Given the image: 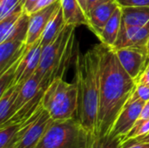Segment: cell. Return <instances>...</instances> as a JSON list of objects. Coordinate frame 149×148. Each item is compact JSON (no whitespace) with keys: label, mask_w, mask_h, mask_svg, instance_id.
Instances as JSON below:
<instances>
[{"label":"cell","mask_w":149,"mask_h":148,"mask_svg":"<svg viewBox=\"0 0 149 148\" xmlns=\"http://www.w3.org/2000/svg\"><path fill=\"white\" fill-rule=\"evenodd\" d=\"M23 6L24 4L19 0H0V20Z\"/></svg>","instance_id":"23"},{"label":"cell","mask_w":149,"mask_h":148,"mask_svg":"<svg viewBox=\"0 0 149 148\" xmlns=\"http://www.w3.org/2000/svg\"><path fill=\"white\" fill-rule=\"evenodd\" d=\"M52 121L53 120L47 111L43 109L39 116L27 129L14 148H37Z\"/></svg>","instance_id":"10"},{"label":"cell","mask_w":149,"mask_h":148,"mask_svg":"<svg viewBox=\"0 0 149 148\" xmlns=\"http://www.w3.org/2000/svg\"><path fill=\"white\" fill-rule=\"evenodd\" d=\"M100 56V106L96 136L110 133L119 114L131 99L136 80L122 67L114 50L102 43L99 44Z\"/></svg>","instance_id":"1"},{"label":"cell","mask_w":149,"mask_h":148,"mask_svg":"<svg viewBox=\"0 0 149 148\" xmlns=\"http://www.w3.org/2000/svg\"><path fill=\"white\" fill-rule=\"evenodd\" d=\"M59 5L60 1H58L52 5L30 14L29 27L25 40V44L27 47H31L41 38L48 22Z\"/></svg>","instance_id":"9"},{"label":"cell","mask_w":149,"mask_h":148,"mask_svg":"<svg viewBox=\"0 0 149 148\" xmlns=\"http://www.w3.org/2000/svg\"><path fill=\"white\" fill-rule=\"evenodd\" d=\"M74 79L78 88V107L75 118L92 134L96 136L100 106V56L99 44L84 54L79 44L75 52Z\"/></svg>","instance_id":"2"},{"label":"cell","mask_w":149,"mask_h":148,"mask_svg":"<svg viewBox=\"0 0 149 148\" xmlns=\"http://www.w3.org/2000/svg\"><path fill=\"white\" fill-rule=\"evenodd\" d=\"M137 83L143 84V85H148L149 86V62L148 63L145 70L141 73V75L138 79Z\"/></svg>","instance_id":"29"},{"label":"cell","mask_w":149,"mask_h":148,"mask_svg":"<svg viewBox=\"0 0 149 148\" xmlns=\"http://www.w3.org/2000/svg\"><path fill=\"white\" fill-rule=\"evenodd\" d=\"M120 7H149V0H115Z\"/></svg>","instance_id":"25"},{"label":"cell","mask_w":149,"mask_h":148,"mask_svg":"<svg viewBox=\"0 0 149 148\" xmlns=\"http://www.w3.org/2000/svg\"><path fill=\"white\" fill-rule=\"evenodd\" d=\"M41 91L44 90L40 88V82L38 77L33 74L26 82H24L20 86L17 97L13 104L9 118H10L17 111L26 105L29 101L33 99Z\"/></svg>","instance_id":"15"},{"label":"cell","mask_w":149,"mask_h":148,"mask_svg":"<svg viewBox=\"0 0 149 148\" xmlns=\"http://www.w3.org/2000/svg\"><path fill=\"white\" fill-rule=\"evenodd\" d=\"M39 0H25L23 9H24V12L27 13V14H31L34 6L36 5V3L38 2Z\"/></svg>","instance_id":"30"},{"label":"cell","mask_w":149,"mask_h":148,"mask_svg":"<svg viewBox=\"0 0 149 148\" xmlns=\"http://www.w3.org/2000/svg\"><path fill=\"white\" fill-rule=\"evenodd\" d=\"M24 13V9L20 8L14 11L13 13L10 14L6 17L0 20V43L3 42L6 38L7 35L15 26L16 23Z\"/></svg>","instance_id":"20"},{"label":"cell","mask_w":149,"mask_h":148,"mask_svg":"<svg viewBox=\"0 0 149 148\" xmlns=\"http://www.w3.org/2000/svg\"><path fill=\"white\" fill-rule=\"evenodd\" d=\"M65 24L68 25H88L87 15L78 0H59Z\"/></svg>","instance_id":"14"},{"label":"cell","mask_w":149,"mask_h":148,"mask_svg":"<svg viewBox=\"0 0 149 148\" xmlns=\"http://www.w3.org/2000/svg\"><path fill=\"white\" fill-rule=\"evenodd\" d=\"M19 1H20V2H21V3H22L23 4H24V1H25V0H19Z\"/></svg>","instance_id":"34"},{"label":"cell","mask_w":149,"mask_h":148,"mask_svg":"<svg viewBox=\"0 0 149 148\" xmlns=\"http://www.w3.org/2000/svg\"><path fill=\"white\" fill-rule=\"evenodd\" d=\"M25 41L11 39L0 43V73L19 60L26 51Z\"/></svg>","instance_id":"13"},{"label":"cell","mask_w":149,"mask_h":148,"mask_svg":"<svg viewBox=\"0 0 149 148\" xmlns=\"http://www.w3.org/2000/svg\"><path fill=\"white\" fill-rule=\"evenodd\" d=\"M149 42V22L143 26L129 27L120 31L113 49L123 47H147Z\"/></svg>","instance_id":"11"},{"label":"cell","mask_w":149,"mask_h":148,"mask_svg":"<svg viewBox=\"0 0 149 148\" xmlns=\"http://www.w3.org/2000/svg\"><path fill=\"white\" fill-rule=\"evenodd\" d=\"M121 15L122 9L120 6H119L113 12V16L108 20L107 24L105 25L100 35L98 37V38L100 40L102 44L111 48H113L119 36L121 25Z\"/></svg>","instance_id":"17"},{"label":"cell","mask_w":149,"mask_h":148,"mask_svg":"<svg viewBox=\"0 0 149 148\" xmlns=\"http://www.w3.org/2000/svg\"><path fill=\"white\" fill-rule=\"evenodd\" d=\"M139 120H149V100L145 103V105L142 108V111L141 113Z\"/></svg>","instance_id":"31"},{"label":"cell","mask_w":149,"mask_h":148,"mask_svg":"<svg viewBox=\"0 0 149 148\" xmlns=\"http://www.w3.org/2000/svg\"><path fill=\"white\" fill-rule=\"evenodd\" d=\"M134 140H136L137 141L140 142H146V143H149V133L145 135V136H141V137H138V138H134Z\"/></svg>","instance_id":"32"},{"label":"cell","mask_w":149,"mask_h":148,"mask_svg":"<svg viewBox=\"0 0 149 148\" xmlns=\"http://www.w3.org/2000/svg\"><path fill=\"white\" fill-rule=\"evenodd\" d=\"M120 31L129 27L143 26L149 22V7H121Z\"/></svg>","instance_id":"16"},{"label":"cell","mask_w":149,"mask_h":148,"mask_svg":"<svg viewBox=\"0 0 149 148\" xmlns=\"http://www.w3.org/2000/svg\"><path fill=\"white\" fill-rule=\"evenodd\" d=\"M94 138L75 117L53 120L37 148H91Z\"/></svg>","instance_id":"4"},{"label":"cell","mask_w":149,"mask_h":148,"mask_svg":"<svg viewBox=\"0 0 149 148\" xmlns=\"http://www.w3.org/2000/svg\"><path fill=\"white\" fill-rule=\"evenodd\" d=\"M141 99L144 102H148L149 100V86L137 83L135 90L129 100H137Z\"/></svg>","instance_id":"24"},{"label":"cell","mask_w":149,"mask_h":148,"mask_svg":"<svg viewBox=\"0 0 149 148\" xmlns=\"http://www.w3.org/2000/svg\"><path fill=\"white\" fill-rule=\"evenodd\" d=\"M121 143L120 137H113L111 134L103 137L95 136L91 148H120Z\"/></svg>","instance_id":"21"},{"label":"cell","mask_w":149,"mask_h":148,"mask_svg":"<svg viewBox=\"0 0 149 148\" xmlns=\"http://www.w3.org/2000/svg\"><path fill=\"white\" fill-rule=\"evenodd\" d=\"M78 1L79 2L81 7L83 8V10H85V12H86V15H87V12H86V0H78Z\"/></svg>","instance_id":"33"},{"label":"cell","mask_w":149,"mask_h":148,"mask_svg":"<svg viewBox=\"0 0 149 148\" xmlns=\"http://www.w3.org/2000/svg\"><path fill=\"white\" fill-rule=\"evenodd\" d=\"M19 89V85H12L3 93L0 94V125L3 124L9 119Z\"/></svg>","instance_id":"19"},{"label":"cell","mask_w":149,"mask_h":148,"mask_svg":"<svg viewBox=\"0 0 149 148\" xmlns=\"http://www.w3.org/2000/svg\"><path fill=\"white\" fill-rule=\"evenodd\" d=\"M42 50L43 46L41 44V38L31 47L26 48V51L16 70L12 85L21 86L35 73L40 62Z\"/></svg>","instance_id":"8"},{"label":"cell","mask_w":149,"mask_h":148,"mask_svg":"<svg viewBox=\"0 0 149 148\" xmlns=\"http://www.w3.org/2000/svg\"><path fill=\"white\" fill-rule=\"evenodd\" d=\"M122 67L134 80H138L149 62L147 47H123L113 49Z\"/></svg>","instance_id":"6"},{"label":"cell","mask_w":149,"mask_h":148,"mask_svg":"<svg viewBox=\"0 0 149 148\" xmlns=\"http://www.w3.org/2000/svg\"><path fill=\"white\" fill-rule=\"evenodd\" d=\"M42 106L53 120L74 118L78 107L76 83H68L64 78H56L44 92Z\"/></svg>","instance_id":"5"},{"label":"cell","mask_w":149,"mask_h":148,"mask_svg":"<svg viewBox=\"0 0 149 148\" xmlns=\"http://www.w3.org/2000/svg\"><path fill=\"white\" fill-rule=\"evenodd\" d=\"M149 133V120H138L132 130L128 133V134L124 138L123 140L134 139L141 136H145ZM122 140V141H123Z\"/></svg>","instance_id":"22"},{"label":"cell","mask_w":149,"mask_h":148,"mask_svg":"<svg viewBox=\"0 0 149 148\" xmlns=\"http://www.w3.org/2000/svg\"><path fill=\"white\" fill-rule=\"evenodd\" d=\"M58 1H59V0H39V1L36 3V5L34 6V8H33V10H32L31 13H34V12H36V11H38V10H42V9H44V8L49 6V5H52V4L58 2Z\"/></svg>","instance_id":"27"},{"label":"cell","mask_w":149,"mask_h":148,"mask_svg":"<svg viewBox=\"0 0 149 148\" xmlns=\"http://www.w3.org/2000/svg\"><path fill=\"white\" fill-rule=\"evenodd\" d=\"M119 7L117 2L111 1L105 3H102L93 10H92L87 14L88 25L87 27L97 36L99 37L104 29L105 25L108 22V20L113 16V12Z\"/></svg>","instance_id":"12"},{"label":"cell","mask_w":149,"mask_h":148,"mask_svg":"<svg viewBox=\"0 0 149 148\" xmlns=\"http://www.w3.org/2000/svg\"><path fill=\"white\" fill-rule=\"evenodd\" d=\"M76 26L68 25L63 28L54 40L42 50L40 62L35 75L44 91L56 78H65L72 58L76 50Z\"/></svg>","instance_id":"3"},{"label":"cell","mask_w":149,"mask_h":148,"mask_svg":"<svg viewBox=\"0 0 149 148\" xmlns=\"http://www.w3.org/2000/svg\"><path fill=\"white\" fill-rule=\"evenodd\" d=\"M120 148H149V143L140 142L134 139L123 140Z\"/></svg>","instance_id":"26"},{"label":"cell","mask_w":149,"mask_h":148,"mask_svg":"<svg viewBox=\"0 0 149 148\" xmlns=\"http://www.w3.org/2000/svg\"><path fill=\"white\" fill-rule=\"evenodd\" d=\"M86 12L88 14L95 7H97L102 3L111 2V1H114V0H86Z\"/></svg>","instance_id":"28"},{"label":"cell","mask_w":149,"mask_h":148,"mask_svg":"<svg viewBox=\"0 0 149 148\" xmlns=\"http://www.w3.org/2000/svg\"><path fill=\"white\" fill-rule=\"evenodd\" d=\"M145 103L141 99L129 100L119 114L109 134L120 137L123 140L139 120Z\"/></svg>","instance_id":"7"},{"label":"cell","mask_w":149,"mask_h":148,"mask_svg":"<svg viewBox=\"0 0 149 148\" xmlns=\"http://www.w3.org/2000/svg\"><path fill=\"white\" fill-rule=\"evenodd\" d=\"M65 26V24L63 17L62 9L61 6L59 5L53 13L50 21L48 22L41 37V44L43 48L51 44L54 40V38L61 32Z\"/></svg>","instance_id":"18"},{"label":"cell","mask_w":149,"mask_h":148,"mask_svg":"<svg viewBox=\"0 0 149 148\" xmlns=\"http://www.w3.org/2000/svg\"><path fill=\"white\" fill-rule=\"evenodd\" d=\"M148 52H149V42H148Z\"/></svg>","instance_id":"35"}]
</instances>
